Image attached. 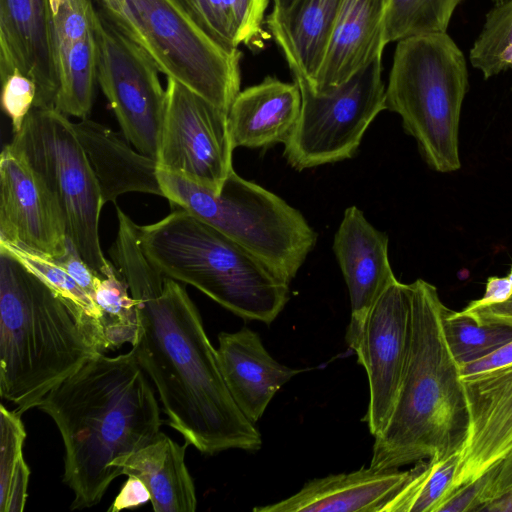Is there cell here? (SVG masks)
Wrapping results in <instances>:
<instances>
[{"label": "cell", "instance_id": "43", "mask_svg": "<svg viewBox=\"0 0 512 512\" xmlns=\"http://www.w3.org/2000/svg\"><path fill=\"white\" fill-rule=\"evenodd\" d=\"M128 478L129 480L111 508L113 511L137 506L149 500V494L144 485L135 478Z\"/></svg>", "mask_w": 512, "mask_h": 512}, {"label": "cell", "instance_id": "36", "mask_svg": "<svg viewBox=\"0 0 512 512\" xmlns=\"http://www.w3.org/2000/svg\"><path fill=\"white\" fill-rule=\"evenodd\" d=\"M239 45L263 46V24L269 0H229Z\"/></svg>", "mask_w": 512, "mask_h": 512}, {"label": "cell", "instance_id": "13", "mask_svg": "<svg viewBox=\"0 0 512 512\" xmlns=\"http://www.w3.org/2000/svg\"><path fill=\"white\" fill-rule=\"evenodd\" d=\"M411 323V288L396 279L370 309L351 348L366 370L369 404L363 418L375 436L394 409L406 365Z\"/></svg>", "mask_w": 512, "mask_h": 512}, {"label": "cell", "instance_id": "27", "mask_svg": "<svg viewBox=\"0 0 512 512\" xmlns=\"http://www.w3.org/2000/svg\"><path fill=\"white\" fill-rule=\"evenodd\" d=\"M93 298L101 313L105 350L133 345L140 331L137 304L127 280L112 262L99 275Z\"/></svg>", "mask_w": 512, "mask_h": 512}, {"label": "cell", "instance_id": "15", "mask_svg": "<svg viewBox=\"0 0 512 512\" xmlns=\"http://www.w3.org/2000/svg\"><path fill=\"white\" fill-rule=\"evenodd\" d=\"M0 240L52 258L65 254L69 240L53 194L7 146L0 156Z\"/></svg>", "mask_w": 512, "mask_h": 512}, {"label": "cell", "instance_id": "31", "mask_svg": "<svg viewBox=\"0 0 512 512\" xmlns=\"http://www.w3.org/2000/svg\"><path fill=\"white\" fill-rule=\"evenodd\" d=\"M444 328L452 354L459 365L480 360L512 341L511 327L478 325L458 311H448Z\"/></svg>", "mask_w": 512, "mask_h": 512}, {"label": "cell", "instance_id": "23", "mask_svg": "<svg viewBox=\"0 0 512 512\" xmlns=\"http://www.w3.org/2000/svg\"><path fill=\"white\" fill-rule=\"evenodd\" d=\"M343 0H293L272 10L266 25L294 80L313 86Z\"/></svg>", "mask_w": 512, "mask_h": 512}, {"label": "cell", "instance_id": "26", "mask_svg": "<svg viewBox=\"0 0 512 512\" xmlns=\"http://www.w3.org/2000/svg\"><path fill=\"white\" fill-rule=\"evenodd\" d=\"M59 91L55 109L80 119L90 114L97 81V47L93 30L58 57Z\"/></svg>", "mask_w": 512, "mask_h": 512}, {"label": "cell", "instance_id": "42", "mask_svg": "<svg viewBox=\"0 0 512 512\" xmlns=\"http://www.w3.org/2000/svg\"><path fill=\"white\" fill-rule=\"evenodd\" d=\"M512 295V284L507 277H490L487 280L482 298L470 302L473 306H483L507 300Z\"/></svg>", "mask_w": 512, "mask_h": 512}, {"label": "cell", "instance_id": "14", "mask_svg": "<svg viewBox=\"0 0 512 512\" xmlns=\"http://www.w3.org/2000/svg\"><path fill=\"white\" fill-rule=\"evenodd\" d=\"M460 381L469 427L453 479L441 504L512 453V363L460 376Z\"/></svg>", "mask_w": 512, "mask_h": 512}, {"label": "cell", "instance_id": "22", "mask_svg": "<svg viewBox=\"0 0 512 512\" xmlns=\"http://www.w3.org/2000/svg\"><path fill=\"white\" fill-rule=\"evenodd\" d=\"M90 167L97 179L104 204L128 192L163 197L158 163L131 148L117 133L90 120L73 123Z\"/></svg>", "mask_w": 512, "mask_h": 512}, {"label": "cell", "instance_id": "16", "mask_svg": "<svg viewBox=\"0 0 512 512\" xmlns=\"http://www.w3.org/2000/svg\"><path fill=\"white\" fill-rule=\"evenodd\" d=\"M15 69L36 84L35 108L55 109L59 70L49 0H0V77Z\"/></svg>", "mask_w": 512, "mask_h": 512}, {"label": "cell", "instance_id": "46", "mask_svg": "<svg viewBox=\"0 0 512 512\" xmlns=\"http://www.w3.org/2000/svg\"><path fill=\"white\" fill-rule=\"evenodd\" d=\"M293 0H273V8L278 10L286 9Z\"/></svg>", "mask_w": 512, "mask_h": 512}, {"label": "cell", "instance_id": "3", "mask_svg": "<svg viewBox=\"0 0 512 512\" xmlns=\"http://www.w3.org/2000/svg\"><path fill=\"white\" fill-rule=\"evenodd\" d=\"M410 288L407 360L391 416L374 436L369 467L376 470L444 460L461 451L469 427L460 365L444 328L450 309L427 281L417 279Z\"/></svg>", "mask_w": 512, "mask_h": 512}, {"label": "cell", "instance_id": "5", "mask_svg": "<svg viewBox=\"0 0 512 512\" xmlns=\"http://www.w3.org/2000/svg\"><path fill=\"white\" fill-rule=\"evenodd\" d=\"M141 248L162 273L189 284L235 315L271 324L289 300V282L252 252L191 213L175 208L138 225Z\"/></svg>", "mask_w": 512, "mask_h": 512}, {"label": "cell", "instance_id": "41", "mask_svg": "<svg viewBox=\"0 0 512 512\" xmlns=\"http://www.w3.org/2000/svg\"><path fill=\"white\" fill-rule=\"evenodd\" d=\"M510 363H512V341L480 360L460 365V376L477 374Z\"/></svg>", "mask_w": 512, "mask_h": 512}, {"label": "cell", "instance_id": "10", "mask_svg": "<svg viewBox=\"0 0 512 512\" xmlns=\"http://www.w3.org/2000/svg\"><path fill=\"white\" fill-rule=\"evenodd\" d=\"M294 82L301 93V110L283 155L297 171L352 158L368 127L386 109L382 57L325 93Z\"/></svg>", "mask_w": 512, "mask_h": 512}, {"label": "cell", "instance_id": "19", "mask_svg": "<svg viewBox=\"0 0 512 512\" xmlns=\"http://www.w3.org/2000/svg\"><path fill=\"white\" fill-rule=\"evenodd\" d=\"M216 354L234 402L254 424L277 391L301 372L276 361L259 335L247 327L233 333L221 332Z\"/></svg>", "mask_w": 512, "mask_h": 512}, {"label": "cell", "instance_id": "44", "mask_svg": "<svg viewBox=\"0 0 512 512\" xmlns=\"http://www.w3.org/2000/svg\"><path fill=\"white\" fill-rule=\"evenodd\" d=\"M481 511L512 512V492L485 505Z\"/></svg>", "mask_w": 512, "mask_h": 512}, {"label": "cell", "instance_id": "48", "mask_svg": "<svg viewBox=\"0 0 512 512\" xmlns=\"http://www.w3.org/2000/svg\"><path fill=\"white\" fill-rule=\"evenodd\" d=\"M494 1H496V3H497V2H500V1H502V0H494Z\"/></svg>", "mask_w": 512, "mask_h": 512}, {"label": "cell", "instance_id": "8", "mask_svg": "<svg viewBox=\"0 0 512 512\" xmlns=\"http://www.w3.org/2000/svg\"><path fill=\"white\" fill-rule=\"evenodd\" d=\"M100 11L160 72L228 113L241 85L239 49L208 36L175 0H98Z\"/></svg>", "mask_w": 512, "mask_h": 512}, {"label": "cell", "instance_id": "45", "mask_svg": "<svg viewBox=\"0 0 512 512\" xmlns=\"http://www.w3.org/2000/svg\"><path fill=\"white\" fill-rule=\"evenodd\" d=\"M504 70L512 69V48L509 49L503 58Z\"/></svg>", "mask_w": 512, "mask_h": 512}, {"label": "cell", "instance_id": "1", "mask_svg": "<svg viewBox=\"0 0 512 512\" xmlns=\"http://www.w3.org/2000/svg\"><path fill=\"white\" fill-rule=\"evenodd\" d=\"M116 210L118 231L109 254L138 308L132 352L159 394L168 425L205 454L258 451L261 434L234 402L197 307L179 281L148 260L138 225Z\"/></svg>", "mask_w": 512, "mask_h": 512}, {"label": "cell", "instance_id": "24", "mask_svg": "<svg viewBox=\"0 0 512 512\" xmlns=\"http://www.w3.org/2000/svg\"><path fill=\"white\" fill-rule=\"evenodd\" d=\"M188 446L160 432L144 447L116 461L113 469L117 476L126 475L144 485L155 512H194L196 490L185 463Z\"/></svg>", "mask_w": 512, "mask_h": 512}, {"label": "cell", "instance_id": "6", "mask_svg": "<svg viewBox=\"0 0 512 512\" xmlns=\"http://www.w3.org/2000/svg\"><path fill=\"white\" fill-rule=\"evenodd\" d=\"M386 87V109L397 113L427 164L438 172L460 168L459 123L469 89L466 59L447 34L396 42Z\"/></svg>", "mask_w": 512, "mask_h": 512}, {"label": "cell", "instance_id": "7", "mask_svg": "<svg viewBox=\"0 0 512 512\" xmlns=\"http://www.w3.org/2000/svg\"><path fill=\"white\" fill-rule=\"evenodd\" d=\"M163 197L213 226L291 282L317 243L302 213L278 195L234 170L214 193L158 169Z\"/></svg>", "mask_w": 512, "mask_h": 512}, {"label": "cell", "instance_id": "17", "mask_svg": "<svg viewBox=\"0 0 512 512\" xmlns=\"http://www.w3.org/2000/svg\"><path fill=\"white\" fill-rule=\"evenodd\" d=\"M389 238L376 229L356 206L345 209L332 249L346 282L351 318L346 342L352 348L364 321L395 277L388 255Z\"/></svg>", "mask_w": 512, "mask_h": 512}, {"label": "cell", "instance_id": "12", "mask_svg": "<svg viewBox=\"0 0 512 512\" xmlns=\"http://www.w3.org/2000/svg\"><path fill=\"white\" fill-rule=\"evenodd\" d=\"M167 80L158 167L218 193L233 171L228 113L176 80Z\"/></svg>", "mask_w": 512, "mask_h": 512}, {"label": "cell", "instance_id": "39", "mask_svg": "<svg viewBox=\"0 0 512 512\" xmlns=\"http://www.w3.org/2000/svg\"><path fill=\"white\" fill-rule=\"evenodd\" d=\"M459 314L478 325H504L512 328V295L505 301L483 306L468 304Z\"/></svg>", "mask_w": 512, "mask_h": 512}, {"label": "cell", "instance_id": "20", "mask_svg": "<svg viewBox=\"0 0 512 512\" xmlns=\"http://www.w3.org/2000/svg\"><path fill=\"white\" fill-rule=\"evenodd\" d=\"M410 470L360 468L307 482L279 502L255 507V512H380L404 485Z\"/></svg>", "mask_w": 512, "mask_h": 512}, {"label": "cell", "instance_id": "34", "mask_svg": "<svg viewBox=\"0 0 512 512\" xmlns=\"http://www.w3.org/2000/svg\"><path fill=\"white\" fill-rule=\"evenodd\" d=\"M57 59L93 30L94 6L90 0H49Z\"/></svg>", "mask_w": 512, "mask_h": 512}, {"label": "cell", "instance_id": "2", "mask_svg": "<svg viewBox=\"0 0 512 512\" xmlns=\"http://www.w3.org/2000/svg\"><path fill=\"white\" fill-rule=\"evenodd\" d=\"M146 376L132 350L115 357L99 353L39 402L63 441L71 510L97 505L118 477L113 464L161 432L159 403Z\"/></svg>", "mask_w": 512, "mask_h": 512}, {"label": "cell", "instance_id": "40", "mask_svg": "<svg viewBox=\"0 0 512 512\" xmlns=\"http://www.w3.org/2000/svg\"><path fill=\"white\" fill-rule=\"evenodd\" d=\"M481 479L464 488L457 490L447 500H445L437 512L442 511H479L481 505L478 500L479 490L481 488Z\"/></svg>", "mask_w": 512, "mask_h": 512}, {"label": "cell", "instance_id": "32", "mask_svg": "<svg viewBox=\"0 0 512 512\" xmlns=\"http://www.w3.org/2000/svg\"><path fill=\"white\" fill-rule=\"evenodd\" d=\"M512 48V0H502L486 14L483 28L469 52L472 66L485 79L505 71L503 58Z\"/></svg>", "mask_w": 512, "mask_h": 512}, {"label": "cell", "instance_id": "18", "mask_svg": "<svg viewBox=\"0 0 512 512\" xmlns=\"http://www.w3.org/2000/svg\"><path fill=\"white\" fill-rule=\"evenodd\" d=\"M389 5L390 0H343L313 86H307L312 92H328L382 57Z\"/></svg>", "mask_w": 512, "mask_h": 512}, {"label": "cell", "instance_id": "47", "mask_svg": "<svg viewBox=\"0 0 512 512\" xmlns=\"http://www.w3.org/2000/svg\"><path fill=\"white\" fill-rule=\"evenodd\" d=\"M507 278L509 279L510 283L512 284V267H511L510 273L508 274Z\"/></svg>", "mask_w": 512, "mask_h": 512}, {"label": "cell", "instance_id": "30", "mask_svg": "<svg viewBox=\"0 0 512 512\" xmlns=\"http://www.w3.org/2000/svg\"><path fill=\"white\" fill-rule=\"evenodd\" d=\"M464 0H390L386 42L446 32L454 11Z\"/></svg>", "mask_w": 512, "mask_h": 512}, {"label": "cell", "instance_id": "4", "mask_svg": "<svg viewBox=\"0 0 512 512\" xmlns=\"http://www.w3.org/2000/svg\"><path fill=\"white\" fill-rule=\"evenodd\" d=\"M99 354L65 302L0 248V395L18 413Z\"/></svg>", "mask_w": 512, "mask_h": 512}, {"label": "cell", "instance_id": "21", "mask_svg": "<svg viewBox=\"0 0 512 512\" xmlns=\"http://www.w3.org/2000/svg\"><path fill=\"white\" fill-rule=\"evenodd\" d=\"M301 110L298 85L267 76L238 93L228 111L234 148H269L285 143Z\"/></svg>", "mask_w": 512, "mask_h": 512}, {"label": "cell", "instance_id": "28", "mask_svg": "<svg viewBox=\"0 0 512 512\" xmlns=\"http://www.w3.org/2000/svg\"><path fill=\"white\" fill-rule=\"evenodd\" d=\"M0 426V511L22 512L30 470L23 456L26 432L21 414L1 404Z\"/></svg>", "mask_w": 512, "mask_h": 512}, {"label": "cell", "instance_id": "33", "mask_svg": "<svg viewBox=\"0 0 512 512\" xmlns=\"http://www.w3.org/2000/svg\"><path fill=\"white\" fill-rule=\"evenodd\" d=\"M175 1L214 41L226 49H238L237 32L229 0Z\"/></svg>", "mask_w": 512, "mask_h": 512}, {"label": "cell", "instance_id": "38", "mask_svg": "<svg viewBox=\"0 0 512 512\" xmlns=\"http://www.w3.org/2000/svg\"><path fill=\"white\" fill-rule=\"evenodd\" d=\"M64 270L77 282V284L92 298L100 273L93 270L81 257L68 240L67 250L64 255L55 258ZM94 300V298H93Z\"/></svg>", "mask_w": 512, "mask_h": 512}, {"label": "cell", "instance_id": "37", "mask_svg": "<svg viewBox=\"0 0 512 512\" xmlns=\"http://www.w3.org/2000/svg\"><path fill=\"white\" fill-rule=\"evenodd\" d=\"M482 484L478 500L482 508L506 494L512 492V453L494 465L480 477Z\"/></svg>", "mask_w": 512, "mask_h": 512}, {"label": "cell", "instance_id": "29", "mask_svg": "<svg viewBox=\"0 0 512 512\" xmlns=\"http://www.w3.org/2000/svg\"><path fill=\"white\" fill-rule=\"evenodd\" d=\"M459 453L439 460H422L380 512H437L453 479Z\"/></svg>", "mask_w": 512, "mask_h": 512}, {"label": "cell", "instance_id": "35", "mask_svg": "<svg viewBox=\"0 0 512 512\" xmlns=\"http://www.w3.org/2000/svg\"><path fill=\"white\" fill-rule=\"evenodd\" d=\"M1 82L2 107L11 119L13 133H17L34 107L36 84L18 69H15Z\"/></svg>", "mask_w": 512, "mask_h": 512}, {"label": "cell", "instance_id": "9", "mask_svg": "<svg viewBox=\"0 0 512 512\" xmlns=\"http://www.w3.org/2000/svg\"><path fill=\"white\" fill-rule=\"evenodd\" d=\"M6 146L42 179L61 209L73 246L103 274L110 264L99 240L104 202L73 123L56 109L33 107Z\"/></svg>", "mask_w": 512, "mask_h": 512}, {"label": "cell", "instance_id": "25", "mask_svg": "<svg viewBox=\"0 0 512 512\" xmlns=\"http://www.w3.org/2000/svg\"><path fill=\"white\" fill-rule=\"evenodd\" d=\"M0 248L10 253L65 302L98 353L106 351L98 306L55 258L7 241L0 240Z\"/></svg>", "mask_w": 512, "mask_h": 512}, {"label": "cell", "instance_id": "11", "mask_svg": "<svg viewBox=\"0 0 512 512\" xmlns=\"http://www.w3.org/2000/svg\"><path fill=\"white\" fill-rule=\"evenodd\" d=\"M97 82L109 101L126 140L157 158L166 110V89L147 53L94 9Z\"/></svg>", "mask_w": 512, "mask_h": 512}]
</instances>
